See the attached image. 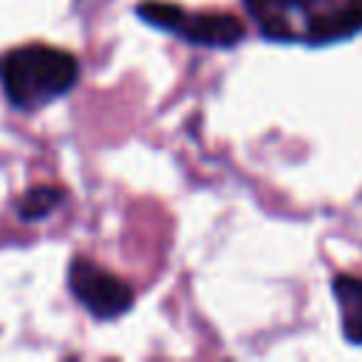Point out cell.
I'll list each match as a JSON object with an SVG mask.
<instances>
[{
  "label": "cell",
  "instance_id": "cell-1",
  "mask_svg": "<svg viewBox=\"0 0 362 362\" xmlns=\"http://www.w3.org/2000/svg\"><path fill=\"white\" fill-rule=\"evenodd\" d=\"M269 42L331 45L362 31V0H243Z\"/></svg>",
  "mask_w": 362,
  "mask_h": 362
},
{
  "label": "cell",
  "instance_id": "cell-2",
  "mask_svg": "<svg viewBox=\"0 0 362 362\" xmlns=\"http://www.w3.org/2000/svg\"><path fill=\"white\" fill-rule=\"evenodd\" d=\"M76 82L79 59L65 48L48 42H25L0 54V88L14 110L37 113L68 96Z\"/></svg>",
  "mask_w": 362,
  "mask_h": 362
},
{
  "label": "cell",
  "instance_id": "cell-3",
  "mask_svg": "<svg viewBox=\"0 0 362 362\" xmlns=\"http://www.w3.org/2000/svg\"><path fill=\"white\" fill-rule=\"evenodd\" d=\"M136 17L158 31L181 37L198 48H235L246 37V25L235 14L223 11H189L170 0H144L136 6Z\"/></svg>",
  "mask_w": 362,
  "mask_h": 362
},
{
  "label": "cell",
  "instance_id": "cell-4",
  "mask_svg": "<svg viewBox=\"0 0 362 362\" xmlns=\"http://www.w3.org/2000/svg\"><path fill=\"white\" fill-rule=\"evenodd\" d=\"M68 288L74 300L99 322L119 320L136 303V291L127 280L82 255L68 263Z\"/></svg>",
  "mask_w": 362,
  "mask_h": 362
},
{
  "label": "cell",
  "instance_id": "cell-5",
  "mask_svg": "<svg viewBox=\"0 0 362 362\" xmlns=\"http://www.w3.org/2000/svg\"><path fill=\"white\" fill-rule=\"evenodd\" d=\"M331 291L339 305V322H342L345 342L362 345V277L337 274L331 283Z\"/></svg>",
  "mask_w": 362,
  "mask_h": 362
},
{
  "label": "cell",
  "instance_id": "cell-6",
  "mask_svg": "<svg viewBox=\"0 0 362 362\" xmlns=\"http://www.w3.org/2000/svg\"><path fill=\"white\" fill-rule=\"evenodd\" d=\"M68 192L65 187L59 184H37L31 189H25L17 201V218L25 221V223H34V221H42L48 215H54L62 204H65Z\"/></svg>",
  "mask_w": 362,
  "mask_h": 362
}]
</instances>
